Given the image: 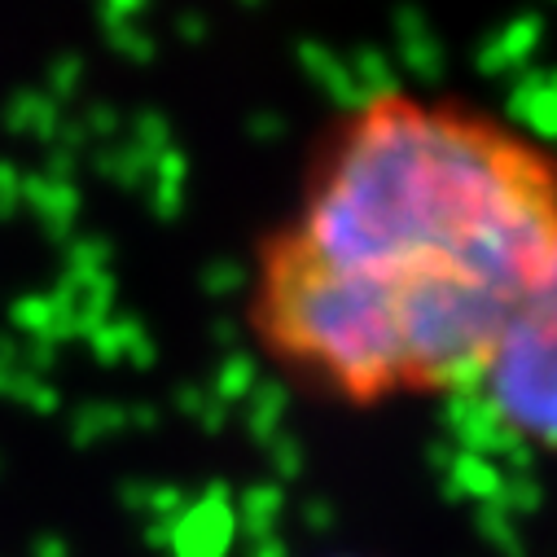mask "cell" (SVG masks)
I'll use <instances>...</instances> for the list:
<instances>
[{
  "label": "cell",
  "instance_id": "1",
  "mask_svg": "<svg viewBox=\"0 0 557 557\" xmlns=\"http://www.w3.org/2000/svg\"><path fill=\"white\" fill-rule=\"evenodd\" d=\"M557 282V150L453 92L334 110L250 255L246 330L304 395L382 408L474 386Z\"/></svg>",
  "mask_w": 557,
  "mask_h": 557
},
{
  "label": "cell",
  "instance_id": "2",
  "mask_svg": "<svg viewBox=\"0 0 557 557\" xmlns=\"http://www.w3.org/2000/svg\"><path fill=\"white\" fill-rule=\"evenodd\" d=\"M479 382L513 435L557 453V282L518 317Z\"/></svg>",
  "mask_w": 557,
  "mask_h": 557
}]
</instances>
